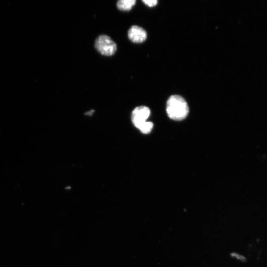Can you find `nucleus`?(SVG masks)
Here are the masks:
<instances>
[{"instance_id":"obj_6","label":"nucleus","mask_w":267,"mask_h":267,"mask_svg":"<svg viewBox=\"0 0 267 267\" xmlns=\"http://www.w3.org/2000/svg\"><path fill=\"white\" fill-rule=\"evenodd\" d=\"M153 124L151 122H146L139 128V130L141 133L145 134H147L151 131Z\"/></svg>"},{"instance_id":"obj_8","label":"nucleus","mask_w":267,"mask_h":267,"mask_svg":"<svg viewBox=\"0 0 267 267\" xmlns=\"http://www.w3.org/2000/svg\"><path fill=\"white\" fill-rule=\"evenodd\" d=\"M230 256L232 257L236 258V259L240 260L242 262H246V258L244 256L236 253H232L230 254Z\"/></svg>"},{"instance_id":"obj_4","label":"nucleus","mask_w":267,"mask_h":267,"mask_svg":"<svg viewBox=\"0 0 267 267\" xmlns=\"http://www.w3.org/2000/svg\"><path fill=\"white\" fill-rule=\"evenodd\" d=\"M128 36L130 41L134 43H141L147 38L146 32L141 27L134 25L128 32Z\"/></svg>"},{"instance_id":"obj_2","label":"nucleus","mask_w":267,"mask_h":267,"mask_svg":"<svg viewBox=\"0 0 267 267\" xmlns=\"http://www.w3.org/2000/svg\"><path fill=\"white\" fill-rule=\"evenodd\" d=\"M94 46L102 55L111 56L117 50L116 44L107 35H101L95 40Z\"/></svg>"},{"instance_id":"obj_7","label":"nucleus","mask_w":267,"mask_h":267,"mask_svg":"<svg viewBox=\"0 0 267 267\" xmlns=\"http://www.w3.org/2000/svg\"><path fill=\"white\" fill-rule=\"evenodd\" d=\"M142 1L149 7H153L155 6L158 2L157 0H143Z\"/></svg>"},{"instance_id":"obj_3","label":"nucleus","mask_w":267,"mask_h":267,"mask_svg":"<svg viewBox=\"0 0 267 267\" xmlns=\"http://www.w3.org/2000/svg\"><path fill=\"white\" fill-rule=\"evenodd\" d=\"M150 114V110L146 106H140L134 109L132 113V121L135 127L139 128L145 123Z\"/></svg>"},{"instance_id":"obj_1","label":"nucleus","mask_w":267,"mask_h":267,"mask_svg":"<svg viewBox=\"0 0 267 267\" xmlns=\"http://www.w3.org/2000/svg\"><path fill=\"white\" fill-rule=\"evenodd\" d=\"M166 111L171 119L180 121L186 117L189 108L186 101L182 96L173 95L167 100Z\"/></svg>"},{"instance_id":"obj_5","label":"nucleus","mask_w":267,"mask_h":267,"mask_svg":"<svg viewBox=\"0 0 267 267\" xmlns=\"http://www.w3.org/2000/svg\"><path fill=\"white\" fill-rule=\"evenodd\" d=\"M135 0H120L117 3L118 8L122 11H129L135 4Z\"/></svg>"}]
</instances>
